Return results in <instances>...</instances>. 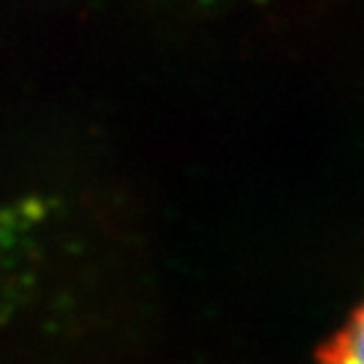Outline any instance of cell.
Instances as JSON below:
<instances>
[{"mask_svg": "<svg viewBox=\"0 0 364 364\" xmlns=\"http://www.w3.org/2000/svg\"><path fill=\"white\" fill-rule=\"evenodd\" d=\"M321 364H364V305L321 351Z\"/></svg>", "mask_w": 364, "mask_h": 364, "instance_id": "obj_1", "label": "cell"}]
</instances>
